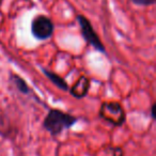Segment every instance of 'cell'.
<instances>
[{
    "label": "cell",
    "instance_id": "ba28073f",
    "mask_svg": "<svg viewBox=\"0 0 156 156\" xmlns=\"http://www.w3.org/2000/svg\"><path fill=\"white\" fill-rule=\"evenodd\" d=\"M156 0H130L136 5H142V7H147V5H153Z\"/></svg>",
    "mask_w": 156,
    "mask_h": 156
},
{
    "label": "cell",
    "instance_id": "5b68a950",
    "mask_svg": "<svg viewBox=\"0 0 156 156\" xmlns=\"http://www.w3.org/2000/svg\"><path fill=\"white\" fill-rule=\"evenodd\" d=\"M90 88V79L87 78L86 76H81L76 83L71 88L69 92L71 94L76 98H83L87 95L88 91Z\"/></svg>",
    "mask_w": 156,
    "mask_h": 156
},
{
    "label": "cell",
    "instance_id": "7a4b0ae2",
    "mask_svg": "<svg viewBox=\"0 0 156 156\" xmlns=\"http://www.w3.org/2000/svg\"><path fill=\"white\" fill-rule=\"evenodd\" d=\"M100 115L109 123L113 125H122L125 121V112L119 103L107 102L103 103L100 110Z\"/></svg>",
    "mask_w": 156,
    "mask_h": 156
},
{
    "label": "cell",
    "instance_id": "8992f818",
    "mask_svg": "<svg viewBox=\"0 0 156 156\" xmlns=\"http://www.w3.org/2000/svg\"><path fill=\"white\" fill-rule=\"evenodd\" d=\"M43 73L47 76L48 79H49L51 83H54L55 86H57V87L60 88V89L64 90V91H67V90H69V86H67L66 81H65L63 78H61L59 75H57L56 73L48 71V69H43Z\"/></svg>",
    "mask_w": 156,
    "mask_h": 156
},
{
    "label": "cell",
    "instance_id": "3957f363",
    "mask_svg": "<svg viewBox=\"0 0 156 156\" xmlns=\"http://www.w3.org/2000/svg\"><path fill=\"white\" fill-rule=\"evenodd\" d=\"M77 20H78V23H79L81 34H83V37L85 39V41L87 42L88 44H90L92 47L95 48L96 50L105 54V52H106V48L103 45L102 41H101V39L98 37V35L96 34V32L94 31L90 20L83 15H78Z\"/></svg>",
    "mask_w": 156,
    "mask_h": 156
},
{
    "label": "cell",
    "instance_id": "9c48e42d",
    "mask_svg": "<svg viewBox=\"0 0 156 156\" xmlns=\"http://www.w3.org/2000/svg\"><path fill=\"white\" fill-rule=\"evenodd\" d=\"M113 155L123 156V150H122L121 147H115V149H113Z\"/></svg>",
    "mask_w": 156,
    "mask_h": 156
},
{
    "label": "cell",
    "instance_id": "277c9868",
    "mask_svg": "<svg viewBox=\"0 0 156 156\" xmlns=\"http://www.w3.org/2000/svg\"><path fill=\"white\" fill-rule=\"evenodd\" d=\"M54 24L51 20L45 15H37L31 23V32L35 39L43 41L47 40L54 33Z\"/></svg>",
    "mask_w": 156,
    "mask_h": 156
},
{
    "label": "cell",
    "instance_id": "52a82bcc",
    "mask_svg": "<svg viewBox=\"0 0 156 156\" xmlns=\"http://www.w3.org/2000/svg\"><path fill=\"white\" fill-rule=\"evenodd\" d=\"M14 83H15L16 87H17V89L20 90L22 93H28L29 91V88H28V85L26 83V81L23 79L22 77H18V76H14Z\"/></svg>",
    "mask_w": 156,
    "mask_h": 156
},
{
    "label": "cell",
    "instance_id": "6da1fadb",
    "mask_svg": "<svg viewBox=\"0 0 156 156\" xmlns=\"http://www.w3.org/2000/svg\"><path fill=\"white\" fill-rule=\"evenodd\" d=\"M77 122V118L59 109H51L43 121V126L51 136H58L64 129L71 128Z\"/></svg>",
    "mask_w": 156,
    "mask_h": 156
},
{
    "label": "cell",
    "instance_id": "30bf717a",
    "mask_svg": "<svg viewBox=\"0 0 156 156\" xmlns=\"http://www.w3.org/2000/svg\"><path fill=\"white\" fill-rule=\"evenodd\" d=\"M154 108H155V104L152 105V108H151V115L153 119H155V110H154Z\"/></svg>",
    "mask_w": 156,
    "mask_h": 156
}]
</instances>
